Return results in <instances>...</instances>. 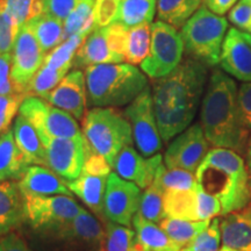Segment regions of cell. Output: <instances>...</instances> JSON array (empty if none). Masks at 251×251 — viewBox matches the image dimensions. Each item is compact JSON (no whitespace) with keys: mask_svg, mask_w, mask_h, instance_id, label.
<instances>
[{"mask_svg":"<svg viewBox=\"0 0 251 251\" xmlns=\"http://www.w3.org/2000/svg\"><path fill=\"white\" fill-rule=\"evenodd\" d=\"M207 79L208 68L188 57L168 76L153 80V109L164 142L190 127L202 101Z\"/></svg>","mask_w":251,"mask_h":251,"instance_id":"obj_1","label":"cell"},{"mask_svg":"<svg viewBox=\"0 0 251 251\" xmlns=\"http://www.w3.org/2000/svg\"><path fill=\"white\" fill-rule=\"evenodd\" d=\"M200 125L209 144L246 155L250 134L238 106V89L229 75L214 69L207 81L200 109Z\"/></svg>","mask_w":251,"mask_h":251,"instance_id":"obj_2","label":"cell"},{"mask_svg":"<svg viewBox=\"0 0 251 251\" xmlns=\"http://www.w3.org/2000/svg\"><path fill=\"white\" fill-rule=\"evenodd\" d=\"M198 185L219 199L222 213L238 211L251 201L246 161L230 149H211L196 172Z\"/></svg>","mask_w":251,"mask_h":251,"instance_id":"obj_3","label":"cell"},{"mask_svg":"<svg viewBox=\"0 0 251 251\" xmlns=\"http://www.w3.org/2000/svg\"><path fill=\"white\" fill-rule=\"evenodd\" d=\"M87 105L91 107H120L129 105L148 87V78L135 65H92L85 69Z\"/></svg>","mask_w":251,"mask_h":251,"instance_id":"obj_4","label":"cell"},{"mask_svg":"<svg viewBox=\"0 0 251 251\" xmlns=\"http://www.w3.org/2000/svg\"><path fill=\"white\" fill-rule=\"evenodd\" d=\"M81 133L94 151L114 166L125 147L133 146V130L125 113L115 107H92L81 120Z\"/></svg>","mask_w":251,"mask_h":251,"instance_id":"obj_5","label":"cell"},{"mask_svg":"<svg viewBox=\"0 0 251 251\" xmlns=\"http://www.w3.org/2000/svg\"><path fill=\"white\" fill-rule=\"evenodd\" d=\"M228 31V21L202 6L180 29L184 50L190 58L207 68L220 64L222 46Z\"/></svg>","mask_w":251,"mask_h":251,"instance_id":"obj_6","label":"cell"},{"mask_svg":"<svg viewBox=\"0 0 251 251\" xmlns=\"http://www.w3.org/2000/svg\"><path fill=\"white\" fill-rule=\"evenodd\" d=\"M19 114L33 125L45 146L52 139H75L83 135L71 114L40 97H27L21 103Z\"/></svg>","mask_w":251,"mask_h":251,"instance_id":"obj_7","label":"cell"},{"mask_svg":"<svg viewBox=\"0 0 251 251\" xmlns=\"http://www.w3.org/2000/svg\"><path fill=\"white\" fill-rule=\"evenodd\" d=\"M184 43L175 27L156 21L151 24L150 52L141 63V69L150 79L156 80L171 74L183 61Z\"/></svg>","mask_w":251,"mask_h":251,"instance_id":"obj_8","label":"cell"},{"mask_svg":"<svg viewBox=\"0 0 251 251\" xmlns=\"http://www.w3.org/2000/svg\"><path fill=\"white\" fill-rule=\"evenodd\" d=\"M24 201L26 222L42 235L67 225L83 209L74 198L69 196H24Z\"/></svg>","mask_w":251,"mask_h":251,"instance_id":"obj_9","label":"cell"},{"mask_svg":"<svg viewBox=\"0 0 251 251\" xmlns=\"http://www.w3.org/2000/svg\"><path fill=\"white\" fill-rule=\"evenodd\" d=\"M42 236L55 242L59 251H102L105 227L83 208L67 225Z\"/></svg>","mask_w":251,"mask_h":251,"instance_id":"obj_10","label":"cell"},{"mask_svg":"<svg viewBox=\"0 0 251 251\" xmlns=\"http://www.w3.org/2000/svg\"><path fill=\"white\" fill-rule=\"evenodd\" d=\"M125 115L130 122L134 143L141 155L143 157L156 155L162 149V137L149 86L127 106Z\"/></svg>","mask_w":251,"mask_h":251,"instance_id":"obj_11","label":"cell"},{"mask_svg":"<svg viewBox=\"0 0 251 251\" xmlns=\"http://www.w3.org/2000/svg\"><path fill=\"white\" fill-rule=\"evenodd\" d=\"M141 198L142 192L136 184L111 172L103 199L105 218L114 224L129 227L135 214L139 212Z\"/></svg>","mask_w":251,"mask_h":251,"instance_id":"obj_12","label":"cell"},{"mask_svg":"<svg viewBox=\"0 0 251 251\" xmlns=\"http://www.w3.org/2000/svg\"><path fill=\"white\" fill-rule=\"evenodd\" d=\"M209 142L200 124H194L181 131L169 144L164 153V163L168 169H181L197 172L207 152Z\"/></svg>","mask_w":251,"mask_h":251,"instance_id":"obj_13","label":"cell"},{"mask_svg":"<svg viewBox=\"0 0 251 251\" xmlns=\"http://www.w3.org/2000/svg\"><path fill=\"white\" fill-rule=\"evenodd\" d=\"M46 56L29 26L24 25L12 50V77L27 96L28 84L43 65Z\"/></svg>","mask_w":251,"mask_h":251,"instance_id":"obj_14","label":"cell"},{"mask_svg":"<svg viewBox=\"0 0 251 251\" xmlns=\"http://www.w3.org/2000/svg\"><path fill=\"white\" fill-rule=\"evenodd\" d=\"M45 147L47 168L67 181L79 177L85 164L86 152L83 135L75 139H52Z\"/></svg>","mask_w":251,"mask_h":251,"instance_id":"obj_15","label":"cell"},{"mask_svg":"<svg viewBox=\"0 0 251 251\" xmlns=\"http://www.w3.org/2000/svg\"><path fill=\"white\" fill-rule=\"evenodd\" d=\"M163 156L161 153L143 158L133 146H127L121 150L114 162L115 174L122 179L136 184L140 188L149 187L161 170Z\"/></svg>","mask_w":251,"mask_h":251,"instance_id":"obj_16","label":"cell"},{"mask_svg":"<svg viewBox=\"0 0 251 251\" xmlns=\"http://www.w3.org/2000/svg\"><path fill=\"white\" fill-rule=\"evenodd\" d=\"M45 100L55 107L71 114L76 120H83L87 105L85 74L78 69L71 71L46 97Z\"/></svg>","mask_w":251,"mask_h":251,"instance_id":"obj_17","label":"cell"},{"mask_svg":"<svg viewBox=\"0 0 251 251\" xmlns=\"http://www.w3.org/2000/svg\"><path fill=\"white\" fill-rule=\"evenodd\" d=\"M220 67L230 77L251 83V46L236 28H230L226 34Z\"/></svg>","mask_w":251,"mask_h":251,"instance_id":"obj_18","label":"cell"},{"mask_svg":"<svg viewBox=\"0 0 251 251\" xmlns=\"http://www.w3.org/2000/svg\"><path fill=\"white\" fill-rule=\"evenodd\" d=\"M18 185L23 196L49 197L58 194L71 197L72 194L67 180L43 165H30Z\"/></svg>","mask_w":251,"mask_h":251,"instance_id":"obj_19","label":"cell"},{"mask_svg":"<svg viewBox=\"0 0 251 251\" xmlns=\"http://www.w3.org/2000/svg\"><path fill=\"white\" fill-rule=\"evenodd\" d=\"M122 62H125L124 59L113 52L106 27L94 28L77 50L72 67L79 70L80 68L86 69L92 65Z\"/></svg>","mask_w":251,"mask_h":251,"instance_id":"obj_20","label":"cell"},{"mask_svg":"<svg viewBox=\"0 0 251 251\" xmlns=\"http://www.w3.org/2000/svg\"><path fill=\"white\" fill-rule=\"evenodd\" d=\"M222 247L251 251V201L238 211L220 218Z\"/></svg>","mask_w":251,"mask_h":251,"instance_id":"obj_21","label":"cell"},{"mask_svg":"<svg viewBox=\"0 0 251 251\" xmlns=\"http://www.w3.org/2000/svg\"><path fill=\"white\" fill-rule=\"evenodd\" d=\"M26 221L25 201L14 181L0 183V236L12 233Z\"/></svg>","mask_w":251,"mask_h":251,"instance_id":"obj_22","label":"cell"},{"mask_svg":"<svg viewBox=\"0 0 251 251\" xmlns=\"http://www.w3.org/2000/svg\"><path fill=\"white\" fill-rule=\"evenodd\" d=\"M107 179L108 176L81 174L77 179L67 181L69 190L76 194L84 205H86L94 214L100 218L101 222L106 221L105 213H103V199H105Z\"/></svg>","mask_w":251,"mask_h":251,"instance_id":"obj_23","label":"cell"},{"mask_svg":"<svg viewBox=\"0 0 251 251\" xmlns=\"http://www.w3.org/2000/svg\"><path fill=\"white\" fill-rule=\"evenodd\" d=\"M13 135L19 149L29 165L47 166L46 147L33 125L19 114L13 126Z\"/></svg>","mask_w":251,"mask_h":251,"instance_id":"obj_24","label":"cell"},{"mask_svg":"<svg viewBox=\"0 0 251 251\" xmlns=\"http://www.w3.org/2000/svg\"><path fill=\"white\" fill-rule=\"evenodd\" d=\"M29 166L15 142L13 130L0 135V183L19 181Z\"/></svg>","mask_w":251,"mask_h":251,"instance_id":"obj_25","label":"cell"},{"mask_svg":"<svg viewBox=\"0 0 251 251\" xmlns=\"http://www.w3.org/2000/svg\"><path fill=\"white\" fill-rule=\"evenodd\" d=\"M131 226L135 229L137 241L146 251H180L183 249L159 226L143 219L137 213L133 218Z\"/></svg>","mask_w":251,"mask_h":251,"instance_id":"obj_26","label":"cell"},{"mask_svg":"<svg viewBox=\"0 0 251 251\" xmlns=\"http://www.w3.org/2000/svg\"><path fill=\"white\" fill-rule=\"evenodd\" d=\"M198 187L196 190L164 191L166 218L200 221L198 218Z\"/></svg>","mask_w":251,"mask_h":251,"instance_id":"obj_27","label":"cell"},{"mask_svg":"<svg viewBox=\"0 0 251 251\" xmlns=\"http://www.w3.org/2000/svg\"><path fill=\"white\" fill-rule=\"evenodd\" d=\"M26 25L29 26L46 55L64 41V23L51 15L43 13Z\"/></svg>","mask_w":251,"mask_h":251,"instance_id":"obj_28","label":"cell"},{"mask_svg":"<svg viewBox=\"0 0 251 251\" xmlns=\"http://www.w3.org/2000/svg\"><path fill=\"white\" fill-rule=\"evenodd\" d=\"M202 1L203 0H157V17L159 21L178 29L200 8Z\"/></svg>","mask_w":251,"mask_h":251,"instance_id":"obj_29","label":"cell"},{"mask_svg":"<svg viewBox=\"0 0 251 251\" xmlns=\"http://www.w3.org/2000/svg\"><path fill=\"white\" fill-rule=\"evenodd\" d=\"M157 11V0H120L117 21L127 28L151 24Z\"/></svg>","mask_w":251,"mask_h":251,"instance_id":"obj_30","label":"cell"},{"mask_svg":"<svg viewBox=\"0 0 251 251\" xmlns=\"http://www.w3.org/2000/svg\"><path fill=\"white\" fill-rule=\"evenodd\" d=\"M102 251H146L137 241L136 233L130 228L106 220Z\"/></svg>","mask_w":251,"mask_h":251,"instance_id":"obj_31","label":"cell"},{"mask_svg":"<svg viewBox=\"0 0 251 251\" xmlns=\"http://www.w3.org/2000/svg\"><path fill=\"white\" fill-rule=\"evenodd\" d=\"M209 224H211V220L188 221V220L165 218L161 221L159 227L169 235L171 240L184 248L190 242H192L198 235L206 230Z\"/></svg>","mask_w":251,"mask_h":251,"instance_id":"obj_32","label":"cell"},{"mask_svg":"<svg viewBox=\"0 0 251 251\" xmlns=\"http://www.w3.org/2000/svg\"><path fill=\"white\" fill-rule=\"evenodd\" d=\"M151 46V24H142L129 28L125 61L128 64H141L148 57Z\"/></svg>","mask_w":251,"mask_h":251,"instance_id":"obj_33","label":"cell"},{"mask_svg":"<svg viewBox=\"0 0 251 251\" xmlns=\"http://www.w3.org/2000/svg\"><path fill=\"white\" fill-rule=\"evenodd\" d=\"M96 0H80L64 21V40L79 33H91L94 29Z\"/></svg>","mask_w":251,"mask_h":251,"instance_id":"obj_34","label":"cell"},{"mask_svg":"<svg viewBox=\"0 0 251 251\" xmlns=\"http://www.w3.org/2000/svg\"><path fill=\"white\" fill-rule=\"evenodd\" d=\"M137 214L158 225L166 218L164 212V190L157 179L153 180L152 184L142 193Z\"/></svg>","mask_w":251,"mask_h":251,"instance_id":"obj_35","label":"cell"},{"mask_svg":"<svg viewBox=\"0 0 251 251\" xmlns=\"http://www.w3.org/2000/svg\"><path fill=\"white\" fill-rule=\"evenodd\" d=\"M68 75L64 69H54L49 65L43 64L35 76L28 84V97L35 96L45 99L48 94L61 83V80Z\"/></svg>","mask_w":251,"mask_h":251,"instance_id":"obj_36","label":"cell"},{"mask_svg":"<svg viewBox=\"0 0 251 251\" xmlns=\"http://www.w3.org/2000/svg\"><path fill=\"white\" fill-rule=\"evenodd\" d=\"M164 191L166 190H196L199 186L193 172L181 169H168L163 165L156 178Z\"/></svg>","mask_w":251,"mask_h":251,"instance_id":"obj_37","label":"cell"},{"mask_svg":"<svg viewBox=\"0 0 251 251\" xmlns=\"http://www.w3.org/2000/svg\"><path fill=\"white\" fill-rule=\"evenodd\" d=\"M20 28L43 14V0H1Z\"/></svg>","mask_w":251,"mask_h":251,"instance_id":"obj_38","label":"cell"},{"mask_svg":"<svg viewBox=\"0 0 251 251\" xmlns=\"http://www.w3.org/2000/svg\"><path fill=\"white\" fill-rule=\"evenodd\" d=\"M221 244V228L220 218L211 220L208 228L198 235L192 242L185 246L180 251H219Z\"/></svg>","mask_w":251,"mask_h":251,"instance_id":"obj_39","label":"cell"},{"mask_svg":"<svg viewBox=\"0 0 251 251\" xmlns=\"http://www.w3.org/2000/svg\"><path fill=\"white\" fill-rule=\"evenodd\" d=\"M20 26L0 0V54H12Z\"/></svg>","mask_w":251,"mask_h":251,"instance_id":"obj_40","label":"cell"},{"mask_svg":"<svg viewBox=\"0 0 251 251\" xmlns=\"http://www.w3.org/2000/svg\"><path fill=\"white\" fill-rule=\"evenodd\" d=\"M27 97V94L25 93L0 96V135L9 130V126L20 109L21 103Z\"/></svg>","mask_w":251,"mask_h":251,"instance_id":"obj_41","label":"cell"},{"mask_svg":"<svg viewBox=\"0 0 251 251\" xmlns=\"http://www.w3.org/2000/svg\"><path fill=\"white\" fill-rule=\"evenodd\" d=\"M120 0H96L94 28H105L117 21Z\"/></svg>","mask_w":251,"mask_h":251,"instance_id":"obj_42","label":"cell"},{"mask_svg":"<svg viewBox=\"0 0 251 251\" xmlns=\"http://www.w3.org/2000/svg\"><path fill=\"white\" fill-rule=\"evenodd\" d=\"M222 208L219 199L212 194L198 187V218L201 220H212L216 215H221Z\"/></svg>","mask_w":251,"mask_h":251,"instance_id":"obj_43","label":"cell"},{"mask_svg":"<svg viewBox=\"0 0 251 251\" xmlns=\"http://www.w3.org/2000/svg\"><path fill=\"white\" fill-rule=\"evenodd\" d=\"M14 93L24 92L12 77V54H0V96Z\"/></svg>","mask_w":251,"mask_h":251,"instance_id":"obj_44","label":"cell"},{"mask_svg":"<svg viewBox=\"0 0 251 251\" xmlns=\"http://www.w3.org/2000/svg\"><path fill=\"white\" fill-rule=\"evenodd\" d=\"M86 152H85V164L81 174H87L92 176H109L112 166L101 155L96 152L86 142Z\"/></svg>","mask_w":251,"mask_h":251,"instance_id":"obj_45","label":"cell"},{"mask_svg":"<svg viewBox=\"0 0 251 251\" xmlns=\"http://www.w3.org/2000/svg\"><path fill=\"white\" fill-rule=\"evenodd\" d=\"M80 0H43V13L64 23Z\"/></svg>","mask_w":251,"mask_h":251,"instance_id":"obj_46","label":"cell"},{"mask_svg":"<svg viewBox=\"0 0 251 251\" xmlns=\"http://www.w3.org/2000/svg\"><path fill=\"white\" fill-rule=\"evenodd\" d=\"M238 106L244 127L251 135V83H243L238 89Z\"/></svg>","mask_w":251,"mask_h":251,"instance_id":"obj_47","label":"cell"},{"mask_svg":"<svg viewBox=\"0 0 251 251\" xmlns=\"http://www.w3.org/2000/svg\"><path fill=\"white\" fill-rule=\"evenodd\" d=\"M0 251H33L20 234L12 231L0 236Z\"/></svg>","mask_w":251,"mask_h":251,"instance_id":"obj_48","label":"cell"},{"mask_svg":"<svg viewBox=\"0 0 251 251\" xmlns=\"http://www.w3.org/2000/svg\"><path fill=\"white\" fill-rule=\"evenodd\" d=\"M238 0H203V4L209 11L220 17H224L227 12L233 8Z\"/></svg>","mask_w":251,"mask_h":251,"instance_id":"obj_49","label":"cell"},{"mask_svg":"<svg viewBox=\"0 0 251 251\" xmlns=\"http://www.w3.org/2000/svg\"><path fill=\"white\" fill-rule=\"evenodd\" d=\"M246 165H247V171H248V178H249V186H250V192H251V139L248 146L247 152H246Z\"/></svg>","mask_w":251,"mask_h":251,"instance_id":"obj_50","label":"cell"},{"mask_svg":"<svg viewBox=\"0 0 251 251\" xmlns=\"http://www.w3.org/2000/svg\"><path fill=\"white\" fill-rule=\"evenodd\" d=\"M244 39H246L248 42H249V45L251 46V33H247V31H242Z\"/></svg>","mask_w":251,"mask_h":251,"instance_id":"obj_51","label":"cell"},{"mask_svg":"<svg viewBox=\"0 0 251 251\" xmlns=\"http://www.w3.org/2000/svg\"><path fill=\"white\" fill-rule=\"evenodd\" d=\"M244 31H247V33H251V8H250V17H249V23H248L247 29L244 30Z\"/></svg>","mask_w":251,"mask_h":251,"instance_id":"obj_52","label":"cell"},{"mask_svg":"<svg viewBox=\"0 0 251 251\" xmlns=\"http://www.w3.org/2000/svg\"><path fill=\"white\" fill-rule=\"evenodd\" d=\"M247 1H251V0H247Z\"/></svg>","mask_w":251,"mask_h":251,"instance_id":"obj_53","label":"cell"}]
</instances>
